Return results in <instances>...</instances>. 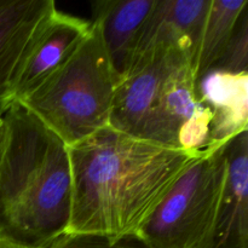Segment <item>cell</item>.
<instances>
[{"mask_svg": "<svg viewBox=\"0 0 248 248\" xmlns=\"http://www.w3.org/2000/svg\"><path fill=\"white\" fill-rule=\"evenodd\" d=\"M68 150L73 200L67 232L108 237L138 234L200 154L137 140L110 126Z\"/></svg>", "mask_w": 248, "mask_h": 248, "instance_id": "6da1fadb", "label": "cell"}, {"mask_svg": "<svg viewBox=\"0 0 248 248\" xmlns=\"http://www.w3.org/2000/svg\"><path fill=\"white\" fill-rule=\"evenodd\" d=\"M0 237L17 248H47L68 232L73 182L68 145L22 102L0 107Z\"/></svg>", "mask_w": 248, "mask_h": 248, "instance_id": "7a4b0ae2", "label": "cell"}, {"mask_svg": "<svg viewBox=\"0 0 248 248\" xmlns=\"http://www.w3.org/2000/svg\"><path fill=\"white\" fill-rule=\"evenodd\" d=\"M212 113L195 94L194 58L155 46L119 81L109 126L130 137L188 153L210 148Z\"/></svg>", "mask_w": 248, "mask_h": 248, "instance_id": "3957f363", "label": "cell"}, {"mask_svg": "<svg viewBox=\"0 0 248 248\" xmlns=\"http://www.w3.org/2000/svg\"><path fill=\"white\" fill-rule=\"evenodd\" d=\"M118 84L98 28L91 23L72 57L22 103L70 147L109 126Z\"/></svg>", "mask_w": 248, "mask_h": 248, "instance_id": "277c9868", "label": "cell"}, {"mask_svg": "<svg viewBox=\"0 0 248 248\" xmlns=\"http://www.w3.org/2000/svg\"><path fill=\"white\" fill-rule=\"evenodd\" d=\"M225 144L207 148L191 160L140 228L137 235L150 247L202 248L224 186Z\"/></svg>", "mask_w": 248, "mask_h": 248, "instance_id": "5b68a950", "label": "cell"}, {"mask_svg": "<svg viewBox=\"0 0 248 248\" xmlns=\"http://www.w3.org/2000/svg\"><path fill=\"white\" fill-rule=\"evenodd\" d=\"M90 28L91 22L53 10L26 50L15 78L10 102L26 99L60 69L84 41Z\"/></svg>", "mask_w": 248, "mask_h": 248, "instance_id": "8992f818", "label": "cell"}, {"mask_svg": "<svg viewBox=\"0 0 248 248\" xmlns=\"http://www.w3.org/2000/svg\"><path fill=\"white\" fill-rule=\"evenodd\" d=\"M202 248H248V131L225 144L224 186Z\"/></svg>", "mask_w": 248, "mask_h": 248, "instance_id": "52a82bcc", "label": "cell"}, {"mask_svg": "<svg viewBox=\"0 0 248 248\" xmlns=\"http://www.w3.org/2000/svg\"><path fill=\"white\" fill-rule=\"evenodd\" d=\"M210 4L211 0H155L140 31L133 60L155 46H169L193 56L195 67Z\"/></svg>", "mask_w": 248, "mask_h": 248, "instance_id": "ba28073f", "label": "cell"}, {"mask_svg": "<svg viewBox=\"0 0 248 248\" xmlns=\"http://www.w3.org/2000/svg\"><path fill=\"white\" fill-rule=\"evenodd\" d=\"M55 9L53 0H0V107L11 99L26 50Z\"/></svg>", "mask_w": 248, "mask_h": 248, "instance_id": "9c48e42d", "label": "cell"}, {"mask_svg": "<svg viewBox=\"0 0 248 248\" xmlns=\"http://www.w3.org/2000/svg\"><path fill=\"white\" fill-rule=\"evenodd\" d=\"M155 0H99L92 4V24L98 28L102 43L119 81L132 64L143 26Z\"/></svg>", "mask_w": 248, "mask_h": 248, "instance_id": "30bf717a", "label": "cell"}, {"mask_svg": "<svg viewBox=\"0 0 248 248\" xmlns=\"http://www.w3.org/2000/svg\"><path fill=\"white\" fill-rule=\"evenodd\" d=\"M195 94L212 113L210 148L222 147L247 131L248 73L211 70L196 81Z\"/></svg>", "mask_w": 248, "mask_h": 248, "instance_id": "8fae6325", "label": "cell"}, {"mask_svg": "<svg viewBox=\"0 0 248 248\" xmlns=\"http://www.w3.org/2000/svg\"><path fill=\"white\" fill-rule=\"evenodd\" d=\"M248 0H211L195 57V84L224 56Z\"/></svg>", "mask_w": 248, "mask_h": 248, "instance_id": "7c38bea8", "label": "cell"}, {"mask_svg": "<svg viewBox=\"0 0 248 248\" xmlns=\"http://www.w3.org/2000/svg\"><path fill=\"white\" fill-rule=\"evenodd\" d=\"M47 248H152L137 234L108 237L97 234L65 232Z\"/></svg>", "mask_w": 248, "mask_h": 248, "instance_id": "4fadbf2b", "label": "cell"}, {"mask_svg": "<svg viewBox=\"0 0 248 248\" xmlns=\"http://www.w3.org/2000/svg\"><path fill=\"white\" fill-rule=\"evenodd\" d=\"M212 70L232 74L248 73V9L242 14L224 56Z\"/></svg>", "mask_w": 248, "mask_h": 248, "instance_id": "5bb4252c", "label": "cell"}, {"mask_svg": "<svg viewBox=\"0 0 248 248\" xmlns=\"http://www.w3.org/2000/svg\"><path fill=\"white\" fill-rule=\"evenodd\" d=\"M4 147H5V125H4V121H2V119L0 118V165H1Z\"/></svg>", "mask_w": 248, "mask_h": 248, "instance_id": "9a60e30c", "label": "cell"}, {"mask_svg": "<svg viewBox=\"0 0 248 248\" xmlns=\"http://www.w3.org/2000/svg\"><path fill=\"white\" fill-rule=\"evenodd\" d=\"M0 248H17V247H15L14 245L9 244V242L5 241V240H2L1 237H0Z\"/></svg>", "mask_w": 248, "mask_h": 248, "instance_id": "2e32d148", "label": "cell"}]
</instances>
